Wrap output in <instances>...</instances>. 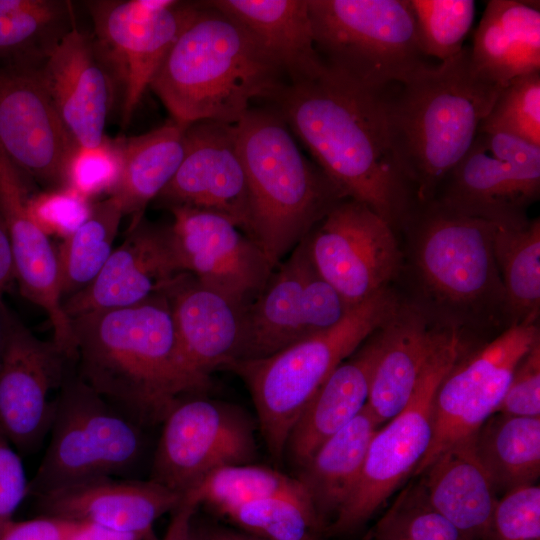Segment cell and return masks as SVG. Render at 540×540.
<instances>
[{
	"mask_svg": "<svg viewBox=\"0 0 540 540\" xmlns=\"http://www.w3.org/2000/svg\"><path fill=\"white\" fill-rule=\"evenodd\" d=\"M314 270L303 238L244 307L234 363L266 358L317 334L309 293Z\"/></svg>",
	"mask_w": 540,
	"mask_h": 540,
	"instance_id": "23",
	"label": "cell"
},
{
	"mask_svg": "<svg viewBox=\"0 0 540 540\" xmlns=\"http://www.w3.org/2000/svg\"><path fill=\"white\" fill-rule=\"evenodd\" d=\"M374 540H472L428 503L421 483L405 488L375 527Z\"/></svg>",
	"mask_w": 540,
	"mask_h": 540,
	"instance_id": "39",
	"label": "cell"
},
{
	"mask_svg": "<svg viewBox=\"0 0 540 540\" xmlns=\"http://www.w3.org/2000/svg\"><path fill=\"white\" fill-rule=\"evenodd\" d=\"M476 455L495 491L535 484L540 475V417L492 414L474 434Z\"/></svg>",
	"mask_w": 540,
	"mask_h": 540,
	"instance_id": "33",
	"label": "cell"
},
{
	"mask_svg": "<svg viewBox=\"0 0 540 540\" xmlns=\"http://www.w3.org/2000/svg\"><path fill=\"white\" fill-rule=\"evenodd\" d=\"M479 131L505 133L540 146V71L502 88Z\"/></svg>",
	"mask_w": 540,
	"mask_h": 540,
	"instance_id": "40",
	"label": "cell"
},
{
	"mask_svg": "<svg viewBox=\"0 0 540 540\" xmlns=\"http://www.w3.org/2000/svg\"><path fill=\"white\" fill-rule=\"evenodd\" d=\"M245 533L264 540H317L322 523L309 501L266 497L219 512Z\"/></svg>",
	"mask_w": 540,
	"mask_h": 540,
	"instance_id": "37",
	"label": "cell"
},
{
	"mask_svg": "<svg viewBox=\"0 0 540 540\" xmlns=\"http://www.w3.org/2000/svg\"><path fill=\"white\" fill-rule=\"evenodd\" d=\"M539 193L540 146L479 131L432 200L468 217L515 227L528 222L526 211Z\"/></svg>",
	"mask_w": 540,
	"mask_h": 540,
	"instance_id": "12",
	"label": "cell"
},
{
	"mask_svg": "<svg viewBox=\"0 0 540 540\" xmlns=\"http://www.w3.org/2000/svg\"><path fill=\"white\" fill-rule=\"evenodd\" d=\"M495 413L540 417V340L515 367Z\"/></svg>",
	"mask_w": 540,
	"mask_h": 540,
	"instance_id": "45",
	"label": "cell"
},
{
	"mask_svg": "<svg viewBox=\"0 0 540 540\" xmlns=\"http://www.w3.org/2000/svg\"><path fill=\"white\" fill-rule=\"evenodd\" d=\"M495 262L504 287L513 326L538 324L540 313V221L496 226Z\"/></svg>",
	"mask_w": 540,
	"mask_h": 540,
	"instance_id": "34",
	"label": "cell"
},
{
	"mask_svg": "<svg viewBox=\"0 0 540 540\" xmlns=\"http://www.w3.org/2000/svg\"><path fill=\"white\" fill-rule=\"evenodd\" d=\"M123 209L113 195L93 203L88 217L57 249L63 303L88 287L113 252Z\"/></svg>",
	"mask_w": 540,
	"mask_h": 540,
	"instance_id": "35",
	"label": "cell"
},
{
	"mask_svg": "<svg viewBox=\"0 0 540 540\" xmlns=\"http://www.w3.org/2000/svg\"><path fill=\"white\" fill-rule=\"evenodd\" d=\"M236 128L248 187L245 234L275 268L347 197L301 153L275 108H250Z\"/></svg>",
	"mask_w": 540,
	"mask_h": 540,
	"instance_id": "6",
	"label": "cell"
},
{
	"mask_svg": "<svg viewBox=\"0 0 540 540\" xmlns=\"http://www.w3.org/2000/svg\"><path fill=\"white\" fill-rule=\"evenodd\" d=\"M90 199L62 186L29 196L28 210L34 221L49 236L65 238L90 214Z\"/></svg>",
	"mask_w": 540,
	"mask_h": 540,
	"instance_id": "44",
	"label": "cell"
},
{
	"mask_svg": "<svg viewBox=\"0 0 540 540\" xmlns=\"http://www.w3.org/2000/svg\"><path fill=\"white\" fill-rule=\"evenodd\" d=\"M501 88L477 78L470 47L380 94L386 135L417 203L432 200L474 142Z\"/></svg>",
	"mask_w": 540,
	"mask_h": 540,
	"instance_id": "4",
	"label": "cell"
},
{
	"mask_svg": "<svg viewBox=\"0 0 540 540\" xmlns=\"http://www.w3.org/2000/svg\"><path fill=\"white\" fill-rule=\"evenodd\" d=\"M38 498L46 515L95 523L143 540H160L154 532L155 522L182 501L180 495L150 479L115 477L83 482Z\"/></svg>",
	"mask_w": 540,
	"mask_h": 540,
	"instance_id": "24",
	"label": "cell"
},
{
	"mask_svg": "<svg viewBox=\"0 0 540 540\" xmlns=\"http://www.w3.org/2000/svg\"><path fill=\"white\" fill-rule=\"evenodd\" d=\"M194 540H264L245 532H237L218 525L196 527L193 520Z\"/></svg>",
	"mask_w": 540,
	"mask_h": 540,
	"instance_id": "51",
	"label": "cell"
},
{
	"mask_svg": "<svg viewBox=\"0 0 540 540\" xmlns=\"http://www.w3.org/2000/svg\"><path fill=\"white\" fill-rule=\"evenodd\" d=\"M272 102L343 194L401 231L417 200L390 149L380 94L326 68L317 79L286 84Z\"/></svg>",
	"mask_w": 540,
	"mask_h": 540,
	"instance_id": "2",
	"label": "cell"
},
{
	"mask_svg": "<svg viewBox=\"0 0 540 540\" xmlns=\"http://www.w3.org/2000/svg\"><path fill=\"white\" fill-rule=\"evenodd\" d=\"M87 6L94 25L92 42L117 92L125 128L201 2L98 0Z\"/></svg>",
	"mask_w": 540,
	"mask_h": 540,
	"instance_id": "10",
	"label": "cell"
},
{
	"mask_svg": "<svg viewBox=\"0 0 540 540\" xmlns=\"http://www.w3.org/2000/svg\"><path fill=\"white\" fill-rule=\"evenodd\" d=\"M473 74L504 88L540 71V9L537 1L490 0L470 47Z\"/></svg>",
	"mask_w": 540,
	"mask_h": 540,
	"instance_id": "28",
	"label": "cell"
},
{
	"mask_svg": "<svg viewBox=\"0 0 540 540\" xmlns=\"http://www.w3.org/2000/svg\"><path fill=\"white\" fill-rule=\"evenodd\" d=\"M75 521L53 515L11 520L0 528V540H68Z\"/></svg>",
	"mask_w": 540,
	"mask_h": 540,
	"instance_id": "47",
	"label": "cell"
},
{
	"mask_svg": "<svg viewBox=\"0 0 540 540\" xmlns=\"http://www.w3.org/2000/svg\"><path fill=\"white\" fill-rule=\"evenodd\" d=\"M70 3L46 0L36 9L16 14L0 15V57L14 61H33V50L44 39L54 43L63 34L55 28L69 17Z\"/></svg>",
	"mask_w": 540,
	"mask_h": 540,
	"instance_id": "41",
	"label": "cell"
},
{
	"mask_svg": "<svg viewBox=\"0 0 540 540\" xmlns=\"http://www.w3.org/2000/svg\"><path fill=\"white\" fill-rule=\"evenodd\" d=\"M209 3L233 16L265 47L289 84L319 78L326 72L314 43L308 0H214Z\"/></svg>",
	"mask_w": 540,
	"mask_h": 540,
	"instance_id": "29",
	"label": "cell"
},
{
	"mask_svg": "<svg viewBox=\"0 0 540 540\" xmlns=\"http://www.w3.org/2000/svg\"><path fill=\"white\" fill-rule=\"evenodd\" d=\"M143 426L78 376L62 383L50 441L30 481L37 497L104 477H129L145 452Z\"/></svg>",
	"mask_w": 540,
	"mask_h": 540,
	"instance_id": "9",
	"label": "cell"
},
{
	"mask_svg": "<svg viewBox=\"0 0 540 540\" xmlns=\"http://www.w3.org/2000/svg\"><path fill=\"white\" fill-rule=\"evenodd\" d=\"M379 426L366 405L299 467L296 478L321 523L327 517L335 518L353 491L370 442Z\"/></svg>",
	"mask_w": 540,
	"mask_h": 540,
	"instance_id": "31",
	"label": "cell"
},
{
	"mask_svg": "<svg viewBox=\"0 0 540 540\" xmlns=\"http://www.w3.org/2000/svg\"><path fill=\"white\" fill-rule=\"evenodd\" d=\"M170 225L185 272L244 309L274 268L260 247L227 217L190 207L170 208Z\"/></svg>",
	"mask_w": 540,
	"mask_h": 540,
	"instance_id": "17",
	"label": "cell"
},
{
	"mask_svg": "<svg viewBox=\"0 0 540 540\" xmlns=\"http://www.w3.org/2000/svg\"><path fill=\"white\" fill-rule=\"evenodd\" d=\"M192 540H194V538H193V531H192Z\"/></svg>",
	"mask_w": 540,
	"mask_h": 540,
	"instance_id": "54",
	"label": "cell"
},
{
	"mask_svg": "<svg viewBox=\"0 0 540 540\" xmlns=\"http://www.w3.org/2000/svg\"><path fill=\"white\" fill-rule=\"evenodd\" d=\"M76 143L62 123L32 61L0 67V149L26 176L51 189L64 186Z\"/></svg>",
	"mask_w": 540,
	"mask_h": 540,
	"instance_id": "16",
	"label": "cell"
},
{
	"mask_svg": "<svg viewBox=\"0 0 540 540\" xmlns=\"http://www.w3.org/2000/svg\"><path fill=\"white\" fill-rule=\"evenodd\" d=\"M176 335L190 369L210 381V374L229 368L236 359L243 308L181 274L164 292Z\"/></svg>",
	"mask_w": 540,
	"mask_h": 540,
	"instance_id": "25",
	"label": "cell"
},
{
	"mask_svg": "<svg viewBox=\"0 0 540 540\" xmlns=\"http://www.w3.org/2000/svg\"><path fill=\"white\" fill-rule=\"evenodd\" d=\"M465 353L460 341L450 336L427 363L406 406L376 431L357 483L330 527L333 533L361 527L414 473L432 441L437 389Z\"/></svg>",
	"mask_w": 540,
	"mask_h": 540,
	"instance_id": "11",
	"label": "cell"
},
{
	"mask_svg": "<svg viewBox=\"0 0 540 540\" xmlns=\"http://www.w3.org/2000/svg\"><path fill=\"white\" fill-rule=\"evenodd\" d=\"M197 506L187 500L181 501L172 512L167 530L160 540H192V526Z\"/></svg>",
	"mask_w": 540,
	"mask_h": 540,
	"instance_id": "48",
	"label": "cell"
},
{
	"mask_svg": "<svg viewBox=\"0 0 540 540\" xmlns=\"http://www.w3.org/2000/svg\"><path fill=\"white\" fill-rule=\"evenodd\" d=\"M122 168L120 139L104 136L95 147L75 145L68 157L64 172V186L88 199L114 190Z\"/></svg>",
	"mask_w": 540,
	"mask_h": 540,
	"instance_id": "42",
	"label": "cell"
},
{
	"mask_svg": "<svg viewBox=\"0 0 540 540\" xmlns=\"http://www.w3.org/2000/svg\"><path fill=\"white\" fill-rule=\"evenodd\" d=\"M68 540H143L141 537L113 530L95 523L75 521Z\"/></svg>",
	"mask_w": 540,
	"mask_h": 540,
	"instance_id": "49",
	"label": "cell"
},
{
	"mask_svg": "<svg viewBox=\"0 0 540 540\" xmlns=\"http://www.w3.org/2000/svg\"><path fill=\"white\" fill-rule=\"evenodd\" d=\"M29 485L19 454L0 434V528L13 520L16 510L29 494Z\"/></svg>",
	"mask_w": 540,
	"mask_h": 540,
	"instance_id": "46",
	"label": "cell"
},
{
	"mask_svg": "<svg viewBox=\"0 0 540 540\" xmlns=\"http://www.w3.org/2000/svg\"><path fill=\"white\" fill-rule=\"evenodd\" d=\"M421 475L430 506L472 540L485 539L497 502L474 435L444 451Z\"/></svg>",
	"mask_w": 540,
	"mask_h": 540,
	"instance_id": "30",
	"label": "cell"
},
{
	"mask_svg": "<svg viewBox=\"0 0 540 540\" xmlns=\"http://www.w3.org/2000/svg\"><path fill=\"white\" fill-rule=\"evenodd\" d=\"M15 280L12 250L6 225L0 213V294Z\"/></svg>",
	"mask_w": 540,
	"mask_h": 540,
	"instance_id": "50",
	"label": "cell"
},
{
	"mask_svg": "<svg viewBox=\"0 0 540 540\" xmlns=\"http://www.w3.org/2000/svg\"><path fill=\"white\" fill-rule=\"evenodd\" d=\"M382 335L366 404L379 425L406 406L429 360L453 336L434 327L401 296L396 310L382 326Z\"/></svg>",
	"mask_w": 540,
	"mask_h": 540,
	"instance_id": "26",
	"label": "cell"
},
{
	"mask_svg": "<svg viewBox=\"0 0 540 540\" xmlns=\"http://www.w3.org/2000/svg\"><path fill=\"white\" fill-rule=\"evenodd\" d=\"M495 224L417 203L406 219L399 294L471 351L513 326L495 262Z\"/></svg>",
	"mask_w": 540,
	"mask_h": 540,
	"instance_id": "1",
	"label": "cell"
},
{
	"mask_svg": "<svg viewBox=\"0 0 540 540\" xmlns=\"http://www.w3.org/2000/svg\"><path fill=\"white\" fill-rule=\"evenodd\" d=\"M274 496L310 502L297 478L249 463L228 465L214 470L182 499L197 507L204 504L221 512L247 501Z\"/></svg>",
	"mask_w": 540,
	"mask_h": 540,
	"instance_id": "36",
	"label": "cell"
},
{
	"mask_svg": "<svg viewBox=\"0 0 540 540\" xmlns=\"http://www.w3.org/2000/svg\"><path fill=\"white\" fill-rule=\"evenodd\" d=\"M71 320L78 377L143 426L161 423L178 400L210 385L182 354L164 292Z\"/></svg>",
	"mask_w": 540,
	"mask_h": 540,
	"instance_id": "3",
	"label": "cell"
},
{
	"mask_svg": "<svg viewBox=\"0 0 540 540\" xmlns=\"http://www.w3.org/2000/svg\"><path fill=\"white\" fill-rule=\"evenodd\" d=\"M156 199L170 208L218 213L245 233L248 187L236 123L201 120L189 124L183 160Z\"/></svg>",
	"mask_w": 540,
	"mask_h": 540,
	"instance_id": "18",
	"label": "cell"
},
{
	"mask_svg": "<svg viewBox=\"0 0 540 540\" xmlns=\"http://www.w3.org/2000/svg\"><path fill=\"white\" fill-rule=\"evenodd\" d=\"M393 286L352 307L332 328L266 358L234 363L251 393L270 454L280 459L295 422L334 369L392 316Z\"/></svg>",
	"mask_w": 540,
	"mask_h": 540,
	"instance_id": "7",
	"label": "cell"
},
{
	"mask_svg": "<svg viewBox=\"0 0 540 540\" xmlns=\"http://www.w3.org/2000/svg\"><path fill=\"white\" fill-rule=\"evenodd\" d=\"M419 48L425 57L444 62L464 48L475 17L472 0H409Z\"/></svg>",
	"mask_w": 540,
	"mask_h": 540,
	"instance_id": "38",
	"label": "cell"
},
{
	"mask_svg": "<svg viewBox=\"0 0 540 540\" xmlns=\"http://www.w3.org/2000/svg\"><path fill=\"white\" fill-rule=\"evenodd\" d=\"M185 273L170 226L142 218L129 227L124 242L84 290L64 301L70 319L94 311L141 303L165 290Z\"/></svg>",
	"mask_w": 540,
	"mask_h": 540,
	"instance_id": "21",
	"label": "cell"
},
{
	"mask_svg": "<svg viewBox=\"0 0 540 540\" xmlns=\"http://www.w3.org/2000/svg\"><path fill=\"white\" fill-rule=\"evenodd\" d=\"M188 125L172 119L142 135L120 138L122 168L110 195L119 199L130 226L142 218L148 203L156 199L179 168L185 153Z\"/></svg>",
	"mask_w": 540,
	"mask_h": 540,
	"instance_id": "32",
	"label": "cell"
},
{
	"mask_svg": "<svg viewBox=\"0 0 540 540\" xmlns=\"http://www.w3.org/2000/svg\"><path fill=\"white\" fill-rule=\"evenodd\" d=\"M65 356L15 319L0 360V434L22 453L37 450L50 432Z\"/></svg>",
	"mask_w": 540,
	"mask_h": 540,
	"instance_id": "19",
	"label": "cell"
},
{
	"mask_svg": "<svg viewBox=\"0 0 540 540\" xmlns=\"http://www.w3.org/2000/svg\"><path fill=\"white\" fill-rule=\"evenodd\" d=\"M279 64L233 16L202 1L150 87L182 125L237 123L254 99L271 102L288 84Z\"/></svg>",
	"mask_w": 540,
	"mask_h": 540,
	"instance_id": "5",
	"label": "cell"
},
{
	"mask_svg": "<svg viewBox=\"0 0 540 540\" xmlns=\"http://www.w3.org/2000/svg\"><path fill=\"white\" fill-rule=\"evenodd\" d=\"M46 0H0V15L16 14L41 7Z\"/></svg>",
	"mask_w": 540,
	"mask_h": 540,
	"instance_id": "52",
	"label": "cell"
},
{
	"mask_svg": "<svg viewBox=\"0 0 540 540\" xmlns=\"http://www.w3.org/2000/svg\"><path fill=\"white\" fill-rule=\"evenodd\" d=\"M316 50L325 67L381 94L427 62L409 0H308Z\"/></svg>",
	"mask_w": 540,
	"mask_h": 540,
	"instance_id": "8",
	"label": "cell"
},
{
	"mask_svg": "<svg viewBox=\"0 0 540 540\" xmlns=\"http://www.w3.org/2000/svg\"><path fill=\"white\" fill-rule=\"evenodd\" d=\"M488 540H540V487L525 485L497 500Z\"/></svg>",
	"mask_w": 540,
	"mask_h": 540,
	"instance_id": "43",
	"label": "cell"
},
{
	"mask_svg": "<svg viewBox=\"0 0 540 540\" xmlns=\"http://www.w3.org/2000/svg\"><path fill=\"white\" fill-rule=\"evenodd\" d=\"M382 326L334 369L292 427L285 451L298 468L366 406L382 349Z\"/></svg>",
	"mask_w": 540,
	"mask_h": 540,
	"instance_id": "27",
	"label": "cell"
},
{
	"mask_svg": "<svg viewBox=\"0 0 540 540\" xmlns=\"http://www.w3.org/2000/svg\"><path fill=\"white\" fill-rule=\"evenodd\" d=\"M25 175L0 149V213L9 235L15 280L21 294L46 312L53 343L66 359H75L72 320L60 286L57 250L28 210Z\"/></svg>",
	"mask_w": 540,
	"mask_h": 540,
	"instance_id": "20",
	"label": "cell"
},
{
	"mask_svg": "<svg viewBox=\"0 0 540 540\" xmlns=\"http://www.w3.org/2000/svg\"><path fill=\"white\" fill-rule=\"evenodd\" d=\"M15 318L7 309L0 294V360L7 345Z\"/></svg>",
	"mask_w": 540,
	"mask_h": 540,
	"instance_id": "53",
	"label": "cell"
},
{
	"mask_svg": "<svg viewBox=\"0 0 540 540\" xmlns=\"http://www.w3.org/2000/svg\"><path fill=\"white\" fill-rule=\"evenodd\" d=\"M39 69L75 143L89 148L99 145L115 92L92 39L72 26L46 51Z\"/></svg>",
	"mask_w": 540,
	"mask_h": 540,
	"instance_id": "22",
	"label": "cell"
},
{
	"mask_svg": "<svg viewBox=\"0 0 540 540\" xmlns=\"http://www.w3.org/2000/svg\"><path fill=\"white\" fill-rule=\"evenodd\" d=\"M539 340L538 324L515 325L459 358L437 389L432 441L414 475H421L444 451L473 436L496 412L515 367Z\"/></svg>",
	"mask_w": 540,
	"mask_h": 540,
	"instance_id": "15",
	"label": "cell"
},
{
	"mask_svg": "<svg viewBox=\"0 0 540 540\" xmlns=\"http://www.w3.org/2000/svg\"><path fill=\"white\" fill-rule=\"evenodd\" d=\"M161 424L150 480L182 498L214 470L255 457L253 422L228 403L184 396Z\"/></svg>",
	"mask_w": 540,
	"mask_h": 540,
	"instance_id": "13",
	"label": "cell"
},
{
	"mask_svg": "<svg viewBox=\"0 0 540 540\" xmlns=\"http://www.w3.org/2000/svg\"><path fill=\"white\" fill-rule=\"evenodd\" d=\"M304 239L317 272L352 307L392 286L400 274L397 232L354 199L337 203Z\"/></svg>",
	"mask_w": 540,
	"mask_h": 540,
	"instance_id": "14",
	"label": "cell"
}]
</instances>
